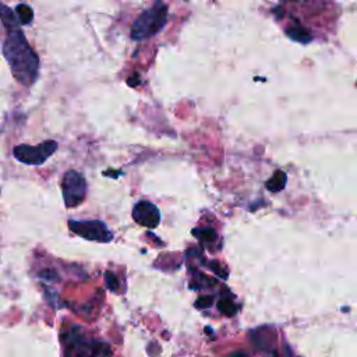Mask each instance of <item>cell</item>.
Returning <instances> with one entry per match:
<instances>
[{
	"instance_id": "obj_1",
	"label": "cell",
	"mask_w": 357,
	"mask_h": 357,
	"mask_svg": "<svg viewBox=\"0 0 357 357\" xmlns=\"http://www.w3.org/2000/svg\"><path fill=\"white\" fill-rule=\"evenodd\" d=\"M3 52L13 76L22 84L31 85L38 77L40 59L28 45L24 34L19 30V27L9 30Z\"/></svg>"
},
{
	"instance_id": "obj_2",
	"label": "cell",
	"mask_w": 357,
	"mask_h": 357,
	"mask_svg": "<svg viewBox=\"0 0 357 357\" xmlns=\"http://www.w3.org/2000/svg\"><path fill=\"white\" fill-rule=\"evenodd\" d=\"M169 9L163 0H155L152 6L142 12L131 27V40H149L159 34L167 23Z\"/></svg>"
},
{
	"instance_id": "obj_3",
	"label": "cell",
	"mask_w": 357,
	"mask_h": 357,
	"mask_svg": "<svg viewBox=\"0 0 357 357\" xmlns=\"http://www.w3.org/2000/svg\"><path fill=\"white\" fill-rule=\"evenodd\" d=\"M62 190H63V199H65L66 207L74 208L80 206L87 196L85 178L78 172L69 170L63 177Z\"/></svg>"
},
{
	"instance_id": "obj_4",
	"label": "cell",
	"mask_w": 357,
	"mask_h": 357,
	"mask_svg": "<svg viewBox=\"0 0 357 357\" xmlns=\"http://www.w3.org/2000/svg\"><path fill=\"white\" fill-rule=\"evenodd\" d=\"M56 148H58V142L55 141H45L37 147L19 145L15 148V156L20 162L27 165H41L51 155L55 153Z\"/></svg>"
},
{
	"instance_id": "obj_5",
	"label": "cell",
	"mask_w": 357,
	"mask_h": 357,
	"mask_svg": "<svg viewBox=\"0 0 357 357\" xmlns=\"http://www.w3.org/2000/svg\"><path fill=\"white\" fill-rule=\"evenodd\" d=\"M70 229L78 236L92 242H110L113 235L101 221H70Z\"/></svg>"
},
{
	"instance_id": "obj_6",
	"label": "cell",
	"mask_w": 357,
	"mask_h": 357,
	"mask_svg": "<svg viewBox=\"0 0 357 357\" xmlns=\"http://www.w3.org/2000/svg\"><path fill=\"white\" fill-rule=\"evenodd\" d=\"M133 218L137 224L147 226V228H155L159 224V210L149 201H140L135 204L133 210Z\"/></svg>"
},
{
	"instance_id": "obj_7",
	"label": "cell",
	"mask_w": 357,
	"mask_h": 357,
	"mask_svg": "<svg viewBox=\"0 0 357 357\" xmlns=\"http://www.w3.org/2000/svg\"><path fill=\"white\" fill-rule=\"evenodd\" d=\"M286 181H288L286 173H283V172L278 170V172H275V174L269 178V181L267 182V185H265V186H267V189H268L269 192H272V193H278V192H281V190L285 188Z\"/></svg>"
},
{
	"instance_id": "obj_8",
	"label": "cell",
	"mask_w": 357,
	"mask_h": 357,
	"mask_svg": "<svg viewBox=\"0 0 357 357\" xmlns=\"http://www.w3.org/2000/svg\"><path fill=\"white\" fill-rule=\"evenodd\" d=\"M0 20H2V23L5 24V27H6L8 30H12V28H17V27H19L17 19L15 17L13 12H12L8 6H5V5H2V3H0Z\"/></svg>"
},
{
	"instance_id": "obj_9",
	"label": "cell",
	"mask_w": 357,
	"mask_h": 357,
	"mask_svg": "<svg viewBox=\"0 0 357 357\" xmlns=\"http://www.w3.org/2000/svg\"><path fill=\"white\" fill-rule=\"evenodd\" d=\"M16 12H17V16H19V20H20L22 24L27 26V24H30V23L33 22L34 12H33V9H31L30 6H27V5H19L17 9H16Z\"/></svg>"
}]
</instances>
